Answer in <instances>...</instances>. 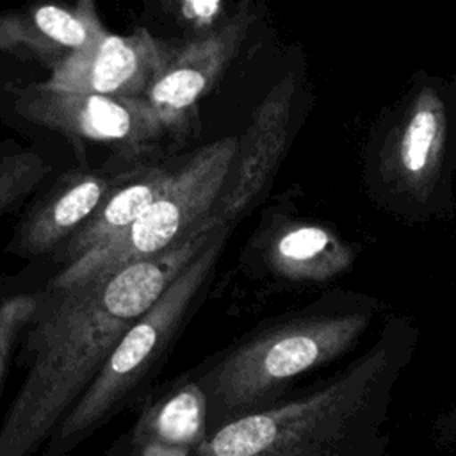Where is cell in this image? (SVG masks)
I'll return each instance as SVG.
<instances>
[{
  "instance_id": "cell-6",
  "label": "cell",
  "mask_w": 456,
  "mask_h": 456,
  "mask_svg": "<svg viewBox=\"0 0 456 456\" xmlns=\"http://www.w3.org/2000/svg\"><path fill=\"white\" fill-rule=\"evenodd\" d=\"M228 233L230 226L219 228L162 296L128 328L100 374L59 424L61 444L77 442L96 428L164 358L198 292L212 274Z\"/></svg>"
},
{
  "instance_id": "cell-7",
  "label": "cell",
  "mask_w": 456,
  "mask_h": 456,
  "mask_svg": "<svg viewBox=\"0 0 456 456\" xmlns=\"http://www.w3.org/2000/svg\"><path fill=\"white\" fill-rule=\"evenodd\" d=\"M25 119L71 137L114 146L125 159H139L166 134L144 98L53 91L30 84L14 96Z\"/></svg>"
},
{
  "instance_id": "cell-12",
  "label": "cell",
  "mask_w": 456,
  "mask_h": 456,
  "mask_svg": "<svg viewBox=\"0 0 456 456\" xmlns=\"http://www.w3.org/2000/svg\"><path fill=\"white\" fill-rule=\"evenodd\" d=\"M107 32L91 0L75 5H27L0 14V50L18 59L39 61L52 71Z\"/></svg>"
},
{
  "instance_id": "cell-21",
  "label": "cell",
  "mask_w": 456,
  "mask_h": 456,
  "mask_svg": "<svg viewBox=\"0 0 456 456\" xmlns=\"http://www.w3.org/2000/svg\"><path fill=\"white\" fill-rule=\"evenodd\" d=\"M449 82V102H451V121H452V157L456 167V75L447 78Z\"/></svg>"
},
{
  "instance_id": "cell-8",
  "label": "cell",
  "mask_w": 456,
  "mask_h": 456,
  "mask_svg": "<svg viewBox=\"0 0 456 456\" xmlns=\"http://www.w3.org/2000/svg\"><path fill=\"white\" fill-rule=\"evenodd\" d=\"M301 82L292 69L285 71L251 114L237 135L235 155L223 191L212 210L221 226L242 219L271 187L292 141Z\"/></svg>"
},
{
  "instance_id": "cell-9",
  "label": "cell",
  "mask_w": 456,
  "mask_h": 456,
  "mask_svg": "<svg viewBox=\"0 0 456 456\" xmlns=\"http://www.w3.org/2000/svg\"><path fill=\"white\" fill-rule=\"evenodd\" d=\"M253 21L251 4L244 2L216 34L192 37L175 46L144 93V100L157 114L166 134L180 137L191 130L200 100L219 82L235 59Z\"/></svg>"
},
{
  "instance_id": "cell-5",
  "label": "cell",
  "mask_w": 456,
  "mask_h": 456,
  "mask_svg": "<svg viewBox=\"0 0 456 456\" xmlns=\"http://www.w3.org/2000/svg\"><path fill=\"white\" fill-rule=\"evenodd\" d=\"M235 148L237 135H230L191 153L180 167L171 171L164 187L125 233L82 260L62 267L50 280L48 289L78 285L134 262L162 255L180 244L210 217L228 176Z\"/></svg>"
},
{
  "instance_id": "cell-10",
  "label": "cell",
  "mask_w": 456,
  "mask_h": 456,
  "mask_svg": "<svg viewBox=\"0 0 456 456\" xmlns=\"http://www.w3.org/2000/svg\"><path fill=\"white\" fill-rule=\"evenodd\" d=\"M175 46L144 27L130 34H103L71 53L41 82L53 91L91 93L116 98H144Z\"/></svg>"
},
{
  "instance_id": "cell-1",
  "label": "cell",
  "mask_w": 456,
  "mask_h": 456,
  "mask_svg": "<svg viewBox=\"0 0 456 456\" xmlns=\"http://www.w3.org/2000/svg\"><path fill=\"white\" fill-rule=\"evenodd\" d=\"M223 228L212 216L169 251L66 289H45L27 324L25 379L0 426V456H32L128 328Z\"/></svg>"
},
{
  "instance_id": "cell-2",
  "label": "cell",
  "mask_w": 456,
  "mask_h": 456,
  "mask_svg": "<svg viewBox=\"0 0 456 456\" xmlns=\"http://www.w3.org/2000/svg\"><path fill=\"white\" fill-rule=\"evenodd\" d=\"M419 346L411 315L390 312L367 347L308 392L237 417L196 456H388L395 388Z\"/></svg>"
},
{
  "instance_id": "cell-4",
  "label": "cell",
  "mask_w": 456,
  "mask_h": 456,
  "mask_svg": "<svg viewBox=\"0 0 456 456\" xmlns=\"http://www.w3.org/2000/svg\"><path fill=\"white\" fill-rule=\"evenodd\" d=\"M449 82L419 71L387 105L362 148V187L383 214L408 226L456 216Z\"/></svg>"
},
{
  "instance_id": "cell-20",
  "label": "cell",
  "mask_w": 456,
  "mask_h": 456,
  "mask_svg": "<svg viewBox=\"0 0 456 456\" xmlns=\"http://www.w3.org/2000/svg\"><path fill=\"white\" fill-rule=\"evenodd\" d=\"M142 456H187L189 449L164 445V444H146L142 445Z\"/></svg>"
},
{
  "instance_id": "cell-3",
  "label": "cell",
  "mask_w": 456,
  "mask_h": 456,
  "mask_svg": "<svg viewBox=\"0 0 456 456\" xmlns=\"http://www.w3.org/2000/svg\"><path fill=\"white\" fill-rule=\"evenodd\" d=\"M387 310L363 292H326L233 347L205 376L207 399L230 420L269 408L297 378L353 353Z\"/></svg>"
},
{
  "instance_id": "cell-16",
  "label": "cell",
  "mask_w": 456,
  "mask_h": 456,
  "mask_svg": "<svg viewBox=\"0 0 456 456\" xmlns=\"http://www.w3.org/2000/svg\"><path fill=\"white\" fill-rule=\"evenodd\" d=\"M48 173V164L30 150L0 157V216L25 200Z\"/></svg>"
},
{
  "instance_id": "cell-18",
  "label": "cell",
  "mask_w": 456,
  "mask_h": 456,
  "mask_svg": "<svg viewBox=\"0 0 456 456\" xmlns=\"http://www.w3.org/2000/svg\"><path fill=\"white\" fill-rule=\"evenodd\" d=\"M39 305V292L16 294L0 301V383L7 369L12 346L27 328Z\"/></svg>"
},
{
  "instance_id": "cell-19",
  "label": "cell",
  "mask_w": 456,
  "mask_h": 456,
  "mask_svg": "<svg viewBox=\"0 0 456 456\" xmlns=\"http://www.w3.org/2000/svg\"><path fill=\"white\" fill-rule=\"evenodd\" d=\"M431 436L440 447H456V403L435 417Z\"/></svg>"
},
{
  "instance_id": "cell-17",
  "label": "cell",
  "mask_w": 456,
  "mask_h": 456,
  "mask_svg": "<svg viewBox=\"0 0 456 456\" xmlns=\"http://www.w3.org/2000/svg\"><path fill=\"white\" fill-rule=\"evenodd\" d=\"M166 9L194 37H205L221 30L239 7L223 0H176L166 4Z\"/></svg>"
},
{
  "instance_id": "cell-15",
  "label": "cell",
  "mask_w": 456,
  "mask_h": 456,
  "mask_svg": "<svg viewBox=\"0 0 456 456\" xmlns=\"http://www.w3.org/2000/svg\"><path fill=\"white\" fill-rule=\"evenodd\" d=\"M207 417L205 390L198 383L187 381L142 411L134 438L142 445L164 444L189 451L198 449L207 440Z\"/></svg>"
},
{
  "instance_id": "cell-14",
  "label": "cell",
  "mask_w": 456,
  "mask_h": 456,
  "mask_svg": "<svg viewBox=\"0 0 456 456\" xmlns=\"http://www.w3.org/2000/svg\"><path fill=\"white\" fill-rule=\"evenodd\" d=\"M171 171L157 166L121 173L89 219L66 240L59 260L68 267L125 233L153 201Z\"/></svg>"
},
{
  "instance_id": "cell-13",
  "label": "cell",
  "mask_w": 456,
  "mask_h": 456,
  "mask_svg": "<svg viewBox=\"0 0 456 456\" xmlns=\"http://www.w3.org/2000/svg\"><path fill=\"white\" fill-rule=\"evenodd\" d=\"M119 175L93 169L62 173L18 223L9 249L23 258L41 256L68 240L96 210Z\"/></svg>"
},
{
  "instance_id": "cell-11",
  "label": "cell",
  "mask_w": 456,
  "mask_h": 456,
  "mask_svg": "<svg viewBox=\"0 0 456 456\" xmlns=\"http://www.w3.org/2000/svg\"><path fill=\"white\" fill-rule=\"evenodd\" d=\"M260 260L269 276L290 285H326L347 274L360 244L338 228L289 214L274 216L260 239Z\"/></svg>"
}]
</instances>
